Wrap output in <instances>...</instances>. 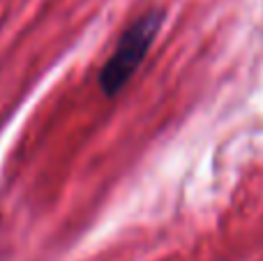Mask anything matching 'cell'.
Wrapping results in <instances>:
<instances>
[{"instance_id": "obj_1", "label": "cell", "mask_w": 263, "mask_h": 261, "mask_svg": "<svg viewBox=\"0 0 263 261\" xmlns=\"http://www.w3.org/2000/svg\"><path fill=\"white\" fill-rule=\"evenodd\" d=\"M164 14L162 12H148L139 16L134 23L123 32L118 40L114 53L109 55L100 69V88L106 97H116L123 86L134 77V72L141 67L145 53L150 51L159 28H162Z\"/></svg>"}]
</instances>
